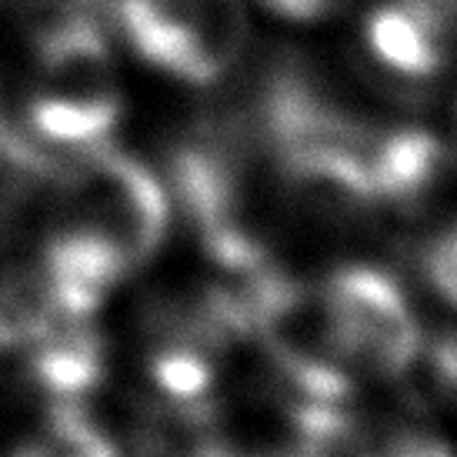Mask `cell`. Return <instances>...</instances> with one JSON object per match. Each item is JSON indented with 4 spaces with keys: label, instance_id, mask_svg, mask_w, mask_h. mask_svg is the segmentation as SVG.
<instances>
[{
    "label": "cell",
    "instance_id": "1",
    "mask_svg": "<svg viewBox=\"0 0 457 457\" xmlns=\"http://www.w3.org/2000/svg\"><path fill=\"white\" fill-rule=\"evenodd\" d=\"M40 84L27 104L30 140L97 147L120 120L111 47L87 13L57 17L40 37Z\"/></svg>",
    "mask_w": 457,
    "mask_h": 457
},
{
    "label": "cell",
    "instance_id": "2",
    "mask_svg": "<svg viewBox=\"0 0 457 457\" xmlns=\"http://www.w3.org/2000/svg\"><path fill=\"white\" fill-rule=\"evenodd\" d=\"M57 220L87 237L120 274L151 261L167 230V191L151 167L111 147H87L61 184Z\"/></svg>",
    "mask_w": 457,
    "mask_h": 457
},
{
    "label": "cell",
    "instance_id": "3",
    "mask_svg": "<svg viewBox=\"0 0 457 457\" xmlns=\"http://www.w3.org/2000/svg\"><path fill=\"white\" fill-rule=\"evenodd\" d=\"M320 294L351 370L391 381L420 361V324L391 274L378 267H341Z\"/></svg>",
    "mask_w": 457,
    "mask_h": 457
},
{
    "label": "cell",
    "instance_id": "4",
    "mask_svg": "<svg viewBox=\"0 0 457 457\" xmlns=\"http://www.w3.org/2000/svg\"><path fill=\"white\" fill-rule=\"evenodd\" d=\"M280 194L324 224H354L378 207L374 187L347 140H294L270 147Z\"/></svg>",
    "mask_w": 457,
    "mask_h": 457
},
{
    "label": "cell",
    "instance_id": "5",
    "mask_svg": "<svg viewBox=\"0 0 457 457\" xmlns=\"http://www.w3.org/2000/svg\"><path fill=\"white\" fill-rule=\"evenodd\" d=\"M370 57L404 84H428L457 47V0H381L364 21Z\"/></svg>",
    "mask_w": 457,
    "mask_h": 457
},
{
    "label": "cell",
    "instance_id": "6",
    "mask_svg": "<svg viewBox=\"0 0 457 457\" xmlns=\"http://www.w3.org/2000/svg\"><path fill=\"white\" fill-rule=\"evenodd\" d=\"M244 40L247 17L241 0H197V11L167 74L187 84H214L241 61Z\"/></svg>",
    "mask_w": 457,
    "mask_h": 457
},
{
    "label": "cell",
    "instance_id": "7",
    "mask_svg": "<svg viewBox=\"0 0 457 457\" xmlns=\"http://www.w3.org/2000/svg\"><path fill=\"white\" fill-rule=\"evenodd\" d=\"M197 0H114V21L130 47L161 71H170Z\"/></svg>",
    "mask_w": 457,
    "mask_h": 457
},
{
    "label": "cell",
    "instance_id": "8",
    "mask_svg": "<svg viewBox=\"0 0 457 457\" xmlns=\"http://www.w3.org/2000/svg\"><path fill=\"white\" fill-rule=\"evenodd\" d=\"M57 314L40 267H0V354L24 351Z\"/></svg>",
    "mask_w": 457,
    "mask_h": 457
},
{
    "label": "cell",
    "instance_id": "9",
    "mask_svg": "<svg viewBox=\"0 0 457 457\" xmlns=\"http://www.w3.org/2000/svg\"><path fill=\"white\" fill-rule=\"evenodd\" d=\"M370 457H454L445 437L424 428H394L370 441Z\"/></svg>",
    "mask_w": 457,
    "mask_h": 457
},
{
    "label": "cell",
    "instance_id": "10",
    "mask_svg": "<svg viewBox=\"0 0 457 457\" xmlns=\"http://www.w3.org/2000/svg\"><path fill=\"white\" fill-rule=\"evenodd\" d=\"M424 274L434 291L451 307H457V224L431 241L428 254H424Z\"/></svg>",
    "mask_w": 457,
    "mask_h": 457
},
{
    "label": "cell",
    "instance_id": "11",
    "mask_svg": "<svg viewBox=\"0 0 457 457\" xmlns=\"http://www.w3.org/2000/svg\"><path fill=\"white\" fill-rule=\"evenodd\" d=\"M264 4L284 17H291V21H314V17L334 11L341 0H264Z\"/></svg>",
    "mask_w": 457,
    "mask_h": 457
},
{
    "label": "cell",
    "instance_id": "12",
    "mask_svg": "<svg viewBox=\"0 0 457 457\" xmlns=\"http://www.w3.org/2000/svg\"><path fill=\"white\" fill-rule=\"evenodd\" d=\"M24 4L40 7V11H54L57 17H64V13H84L94 0H24Z\"/></svg>",
    "mask_w": 457,
    "mask_h": 457
},
{
    "label": "cell",
    "instance_id": "13",
    "mask_svg": "<svg viewBox=\"0 0 457 457\" xmlns=\"http://www.w3.org/2000/svg\"><path fill=\"white\" fill-rule=\"evenodd\" d=\"M24 140V134H17V130H11V124H7V117H4V111H0V161L7 157V154L17 147Z\"/></svg>",
    "mask_w": 457,
    "mask_h": 457
},
{
    "label": "cell",
    "instance_id": "14",
    "mask_svg": "<svg viewBox=\"0 0 457 457\" xmlns=\"http://www.w3.org/2000/svg\"><path fill=\"white\" fill-rule=\"evenodd\" d=\"M13 457H54L47 451V445H34V447H24V451H17Z\"/></svg>",
    "mask_w": 457,
    "mask_h": 457
}]
</instances>
